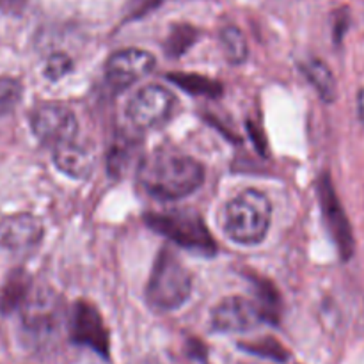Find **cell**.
<instances>
[{
	"instance_id": "1",
	"label": "cell",
	"mask_w": 364,
	"mask_h": 364,
	"mask_svg": "<svg viewBox=\"0 0 364 364\" xmlns=\"http://www.w3.org/2000/svg\"><path fill=\"white\" fill-rule=\"evenodd\" d=\"M205 181V169L198 160L173 151H155L139 166V183L151 198L176 201L198 191Z\"/></svg>"
},
{
	"instance_id": "2",
	"label": "cell",
	"mask_w": 364,
	"mask_h": 364,
	"mask_svg": "<svg viewBox=\"0 0 364 364\" xmlns=\"http://www.w3.org/2000/svg\"><path fill=\"white\" fill-rule=\"evenodd\" d=\"M270 219V199L256 188H247L224 206L223 228L237 244L256 245L269 233Z\"/></svg>"
},
{
	"instance_id": "3",
	"label": "cell",
	"mask_w": 364,
	"mask_h": 364,
	"mask_svg": "<svg viewBox=\"0 0 364 364\" xmlns=\"http://www.w3.org/2000/svg\"><path fill=\"white\" fill-rule=\"evenodd\" d=\"M192 291V277L187 267L171 251H162L153 265L146 297L151 308L173 311L183 306Z\"/></svg>"
},
{
	"instance_id": "4",
	"label": "cell",
	"mask_w": 364,
	"mask_h": 364,
	"mask_svg": "<svg viewBox=\"0 0 364 364\" xmlns=\"http://www.w3.org/2000/svg\"><path fill=\"white\" fill-rule=\"evenodd\" d=\"M148 220L151 228H155L156 231H160L183 247L205 252V255H208V252L212 255L215 251L212 235L208 233L203 220L194 213L174 210L169 213L151 215Z\"/></svg>"
},
{
	"instance_id": "5",
	"label": "cell",
	"mask_w": 364,
	"mask_h": 364,
	"mask_svg": "<svg viewBox=\"0 0 364 364\" xmlns=\"http://www.w3.org/2000/svg\"><path fill=\"white\" fill-rule=\"evenodd\" d=\"M176 100L164 85H144L132 96L128 103V117L139 128H156L173 114Z\"/></svg>"
},
{
	"instance_id": "6",
	"label": "cell",
	"mask_w": 364,
	"mask_h": 364,
	"mask_svg": "<svg viewBox=\"0 0 364 364\" xmlns=\"http://www.w3.org/2000/svg\"><path fill=\"white\" fill-rule=\"evenodd\" d=\"M31 127L39 141L53 148L75 141L78 132L75 114L60 103H45L36 109L32 114Z\"/></svg>"
},
{
	"instance_id": "7",
	"label": "cell",
	"mask_w": 364,
	"mask_h": 364,
	"mask_svg": "<svg viewBox=\"0 0 364 364\" xmlns=\"http://www.w3.org/2000/svg\"><path fill=\"white\" fill-rule=\"evenodd\" d=\"M155 55L141 48L117 50L109 57L105 66V77L112 87H130L135 82L142 80L155 68Z\"/></svg>"
},
{
	"instance_id": "8",
	"label": "cell",
	"mask_w": 364,
	"mask_h": 364,
	"mask_svg": "<svg viewBox=\"0 0 364 364\" xmlns=\"http://www.w3.org/2000/svg\"><path fill=\"white\" fill-rule=\"evenodd\" d=\"M263 322L258 308L244 297H228L212 311L213 329L219 333H249Z\"/></svg>"
},
{
	"instance_id": "9",
	"label": "cell",
	"mask_w": 364,
	"mask_h": 364,
	"mask_svg": "<svg viewBox=\"0 0 364 364\" xmlns=\"http://www.w3.org/2000/svg\"><path fill=\"white\" fill-rule=\"evenodd\" d=\"M43 224L32 213H14L0 220V245L11 252H31L41 244Z\"/></svg>"
},
{
	"instance_id": "10",
	"label": "cell",
	"mask_w": 364,
	"mask_h": 364,
	"mask_svg": "<svg viewBox=\"0 0 364 364\" xmlns=\"http://www.w3.org/2000/svg\"><path fill=\"white\" fill-rule=\"evenodd\" d=\"M71 336L75 341L95 348L100 354L109 350V338L100 313L87 302H77L71 313Z\"/></svg>"
},
{
	"instance_id": "11",
	"label": "cell",
	"mask_w": 364,
	"mask_h": 364,
	"mask_svg": "<svg viewBox=\"0 0 364 364\" xmlns=\"http://www.w3.org/2000/svg\"><path fill=\"white\" fill-rule=\"evenodd\" d=\"M320 201H322V208L326 212V219L329 223V230L333 233L334 240H336L338 247H340L341 256L348 259L354 252V240H352V231L348 226V220L345 217L343 210H341L340 201L336 199V194L333 191L329 178H323L320 181Z\"/></svg>"
},
{
	"instance_id": "12",
	"label": "cell",
	"mask_w": 364,
	"mask_h": 364,
	"mask_svg": "<svg viewBox=\"0 0 364 364\" xmlns=\"http://www.w3.org/2000/svg\"><path fill=\"white\" fill-rule=\"evenodd\" d=\"M53 162L60 173L68 174L73 180H85L91 176L95 169V156L85 146L77 144L75 141L57 146L53 151Z\"/></svg>"
},
{
	"instance_id": "13",
	"label": "cell",
	"mask_w": 364,
	"mask_h": 364,
	"mask_svg": "<svg viewBox=\"0 0 364 364\" xmlns=\"http://www.w3.org/2000/svg\"><path fill=\"white\" fill-rule=\"evenodd\" d=\"M302 71H304L308 80L313 84V87L322 96V100L333 102L336 98V80H334L333 73H331L326 63L318 59H311L302 66Z\"/></svg>"
},
{
	"instance_id": "14",
	"label": "cell",
	"mask_w": 364,
	"mask_h": 364,
	"mask_svg": "<svg viewBox=\"0 0 364 364\" xmlns=\"http://www.w3.org/2000/svg\"><path fill=\"white\" fill-rule=\"evenodd\" d=\"M28 297H31L28 277L23 274H14L0 291V309H2V313L13 311L20 306H25Z\"/></svg>"
},
{
	"instance_id": "15",
	"label": "cell",
	"mask_w": 364,
	"mask_h": 364,
	"mask_svg": "<svg viewBox=\"0 0 364 364\" xmlns=\"http://www.w3.org/2000/svg\"><path fill=\"white\" fill-rule=\"evenodd\" d=\"M220 45H223L224 55L231 64H240L247 59V39L244 32L235 25H228L220 31Z\"/></svg>"
},
{
	"instance_id": "16",
	"label": "cell",
	"mask_w": 364,
	"mask_h": 364,
	"mask_svg": "<svg viewBox=\"0 0 364 364\" xmlns=\"http://www.w3.org/2000/svg\"><path fill=\"white\" fill-rule=\"evenodd\" d=\"M23 89L18 80L11 77H0V116H6L20 103Z\"/></svg>"
},
{
	"instance_id": "17",
	"label": "cell",
	"mask_w": 364,
	"mask_h": 364,
	"mask_svg": "<svg viewBox=\"0 0 364 364\" xmlns=\"http://www.w3.org/2000/svg\"><path fill=\"white\" fill-rule=\"evenodd\" d=\"M173 78L178 82V85L185 87L187 91L196 92V95H212L213 91L220 92V87L215 82L205 80V78L196 77V75H174Z\"/></svg>"
},
{
	"instance_id": "18",
	"label": "cell",
	"mask_w": 364,
	"mask_h": 364,
	"mask_svg": "<svg viewBox=\"0 0 364 364\" xmlns=\"http://www.w3.org/2000/svg\"><path fill=\"white\" fill-rule=\"evenodd\" d=\"M71 66H73V64H71V59L66 53H53V55H50V59L46 60L45 77L52 82L60 80V78L66 77V75L70 73Z\"/></svg>"
},
{
	"instance_id": "19",
	"label": "cell",
	"mask_w": 364,
	"mask_h": 364,
	"mask_svg": "<svg viewBox=\"0 0 364 364\" xmlns=\"http://www.w3.org/2000/svg\"><path fill=\"white\" fill-rule=\"evenodd\" d=\"M196 39V31L188 25H180L173 31L169 38V52L171 53H183L188 46L194 43Z\"/></svg>"
},
{
	"instance_id": "20",
	"label": "cell",
	"mask_w": 364,
	"mask_h": 364,
	"mask_svg": "<svg viewBox=\"0 0 364 364\" xmlns=\"http://www.w3.org/2000/svg\"><path fill=\"white\" fill-rule=\"evenodd\" d=\"M249 348L251 352H256L258 355H267V358H272V359H277V361H281V359H287V352H284V348L281 347L277 341H274L272 338H263L259 343H255V345H249Z\"/></svg>"
},
{
	"instance_id": "21",
	"label": "cell",
	"mask_w": 364,
	"mask_h": 364,
	"mask_svg": "<svg viewBox=\"0 0 364 364\" xmlns=\"http://www.w3.org/2000/svg\"><path fill=\"white\" fill-rule=\"evenodd\" d=\"M358 105H359V117H361V121L364 123V89H361V92H359L358 96Z\"/></svg>"
}]
</instances>
